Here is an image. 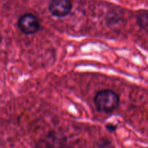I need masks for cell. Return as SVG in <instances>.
Wrapping results in <instances>:
<instances>
[{"label":"cell","instance_id":"cell-2","mask_svg":"<svg viewBox=\"0 0 148 148\" xmlns=\"http://www.w3.org/2000/svg\"><path fill=\"white\" fill-rule=\"evenodd\" d=\"M39 19L31 13H26L20 17L17 21V27L26 35H32L37 33L40 28Z\"/></svg>","mask_w":148,"mask_h":148},{"label":"cell","instance_id":"cell-5","mask_svg":"<svg viewBox=\"0 0 148 148\" xmlns=\"http://www.w3.org/2000/svg\"><path fill=\"white\" fill-rule=\"evenodd\" d=\"M94 148H114L110 140L106 138H101L94 145Z\"/></svg>","mask_w":148,"mask_h":148},{"label":"cell","instance_id":"cell-6","mask_svg":"<svg viewBox=\"0 0 148 148\" xmlns=\"http://www.w3.org/2000/svg\"><path fill=\"white\" fill-rule=\"evenodd\" d=\"M105 128L107 131H109L110 132H115V130H117V125H115L113 124H107L105 125Z\"/></svg>","mask_w":148,"mask_h":148},{"label":"cell","instance_id":"cell-1","mask_svg":"<svg viewBox=\"0 0 148 148\" xmlns=\"http://www.w3.org/2000/svg\"><path fill=\"white\" fill-rule=\"evenodd\" d=\"M94 105L99 112L110 114L115 111L120 104L119 95L109 89L98 91L94 96Z\"/></svg>","mask_w":148,"mask_h":148},{"label":"cell","instance_id":"cell-7","mask_svg":"<svg viewBox=\"0 0 148 148\" xmlns=\"http://www.w3.org/2000/svg\"><path fill=\"white\" fill-rule=\"evenodd\" d=\"M1 41V35H0V42Z\"/></svg>","mask_w":148,"mask_h":148},{"label":"cell","instance_id":"cell-4","mask_svg":"<svg viewBox=\"0 0 148 148\" xmlns=\"http://www.w3.org/2000/svg\"><path fill=\"white\" fill-rule=\"evenodd\" d=\"M137 25L143 29H148V13L142 12L136 16Z\"/></svg>","mask_w":148,"mask_h":148},{"label":"cell","instance_id":"cell-3","mask_svg":"<svg viewBox=\"0 0 148 148\" xmlns=\"http://www.w3.org/2000/svg\"><path fill=\"white\" fill-rule=\"evenodd\" d=\"M72 3L71 0H51L49 4V11L55 17H65L71 13Z\"/></svg>","mask_w":148,"mask_h":148}]
</instances>
